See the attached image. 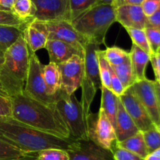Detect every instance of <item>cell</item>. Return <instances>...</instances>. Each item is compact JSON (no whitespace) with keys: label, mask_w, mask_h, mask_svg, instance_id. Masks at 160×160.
Here are the masks:
<instances>
[{"label":"cell","mask_w":160,"mask_h":160,"mask_svg":"<svg viewBox=\"0 0 160 160\" xmlns=\"http://www.w3.org/2000/svg\"><path fill=\"white\" fill-rule=\"evenodd\" d=\"M9 99L11 116L14 119L59 137L70 138L68 128L55 104H45L28 96L24 91L11 96Z\"/></svg>","instance_id":"1"},{"label":"cell","mask_w":160,"mask_h":160,"mask_svg":"<svg viewBox=\"0 0 160 160\" xmlns=\"http://www.w3.org/2000/svg\"><path fill=\"white\" fill-rule=\"evenodd\" d=\"M0 136L26 153L44 149L68 150L73 139H65L41 131L14 119L12 116H0Z\"/></svg>","instance_id":"2"},{"label":"cell","mask_w":160,"mask_h":160,"mask_svg":"<svg viewBox=\"0 0 160 160\" xmlns=\"http://www.w3.org/2000/svg\"><path fill=\"white\" fill-rule=\"evenodd\" d=\"M30 64V50L23 35L5 53L0 82L9 97L23 92Z\"/></svg>","instance_id":"3"},{"label":"cell","mask_w":160,"mask_h":160,"mask_svg":"<svg viewBox=\"0 0 160 160\" xmlns=\"http://www.w3.org/2000/svg\"><path fill=\"white\" fill-rule=\"evenodd\" d=\"M116 22L113 5L98 4L71 21L75 29L89 42L101 45L104 43L108 30Z\"/></svg>","instance_id":"4"},{"label":"cell","mask_w":160,"mask_h":160,"mask_svg":"<svg viewBox=\"0 0 160 160\" xmlns=\"http://www.w3.org/2000/svg\"><path fill=\"white\" fill-rule=\"evenodd\" d=\"M55 106L65 122L70 138L74 141L89 140L88 133V117L83 109L81 101L74 93L67 94L59 89L55 95Z\"/></svg>","instance_id":"5"},{"label":"cell","mask_w":160,"mask_h":160,"mask_svg":"<svg viewBox=\"0 0 160 160\" xmlns=\"http://www.w3.org/2000/svg\"><path fill=\"white\" fill-rule=\"evenodd\" d=\"M100 45L88 42L84 46V73L81 83V104L86 116L90 114V108L98 89L102 87L98 68V50Z\"/></svg>","instance_id":"6"},{"label":"cell","mask_w":160,"mask_h":160,"mask_svg":"<svg viewBox=\"0 0 160 160\" xmlns=\"http://www.w3.org/2000/svg\"><path fill=\"white\" fill-rule=\"evenodd\" d=\"M43 68L44 65L36 53L30 50L29 69L23 91L28 96L45 104L54 105L56 97L55 96L48 95L47 92L43 76Z\"/></svg>","instance_id":"7"},{"label":"cell","mask_w":160,"mask_h":160,"mask_svg":"<svg viewBox=\"0 0 160 160\" xmlns=\"http://www.w3.org/2000/svg\"><path fill=\"white\" fill-rule=\"evenodd\" d=\"M88 133L89 140L107 150L111 151L117 143L115 128L102 109L96 114L88 115Z\"/></svg>","instance_id":"8"},{"label":"cell","mask_w":160,"mask_h":160,"mask_svg":"<svg viewBox=\"0 0 160 160\" xmlns=\"http://www.w3.org/2000/svg\"><path fill=\"white\" fill-rule=\"evenodd\" d=\"M60 72V89L67 94H73L81 86L84 73V61L74 55L70 59L58 64Z\"/></svg>","instance_id":"9"},{"label":"cell","mask_w":160,"mask_h":160,"mask_svg":"<svg viewBox=\"0 0 160 160\" xmlns=\"http://www.w3.org/2000/svg\"><path fill=\"white\" fill-rule=\"evenodd\" d=\"M119 98L123 104L125 110L128 111L141 132H145L156 128V125L134 93L132 86L127 89Z\"/></svg>","instance_id":"10"},{"label":"cell","mask_w":160,"mask_h":160,"mask_svg":"<svg viewBox=\"0 0 160 160\" xmlns=\"http://www.w3.org/2000/svg\"><path fill=\"white\" fill-rule=\"evenodd\" d=\"M46 24L48 29V39L63 41L82 50L89 42L83 35L75 29L70 20H52L46 22Z\"/></svg>","instance_id":"11"},{"label":"cell","mask_w":160,"mask_h":160,"mask_svg":"<svg viewBox=\"0 0 160 160\" xmlns=\"http://www.w3.org/2000/svg\"><path fill=\"white\" fill-rule=\"evenodd\" d=\"M67 152L70 160H115L111 151L100 147L91 140L74 141Z\"/></svg>","instance_id":"12"},{"label":"cell","mask_w":160,"mask_h":160,"mask_svg":"<svg viewBox=\"0 0 160 160\" xmlns=\"http://www.w3.org/2000/svg\"><path fill=\"white\" fill-rule=\"evenodd\" d=\"M35 6L34 18L48 22L58 20L70 21L69 0H31Z\"/></svg>","instance_id":"13"},{"label":"cell","mask_w":160,"mask_h":160,"mask_svg":"<svg viewBox=\"0 0 160 160\" xmlns=\"http://www.w3.org/2000/svg\"><path fill=\"white\" fill-rule=\"evenodd\" d=\"M132 87L156 126L159 125L160 108L156 95L154 81L146 78L145 79L135 82Z\"/></svg>","instance_id":"14"},{"label":"cell","mask_w":160,"mask_h":160,"mask_svg":"<svg viewBox=\"0 0 160 160\" xmlns=\"http://www.w3.org/2000/svg\"><path fill=\"white\" fill-rule=\"evenodd\" d=\"M116 21L123 28L145 29L148 25V17L142 6L125 5L116 8Z\"/></svg>","instance_id":"15"},{"label":"cell","mask_w":160,"mask_h":160,"mask_svg":"<svg viewBox=\"0 0 160 160\" xmlns=\"http://www.w3.org/2000/svg\"><path fill=\"white\" fill-rule=\"evenodd\" d=\"M23 38L28 48L34 53L45 49L48 40V29L46 22L34 18L28 23L23 29Z\"/></svg>","instance_id":"16"},{"label":"cell","mask_w":160,"mask_h":160,"mask_svg":"<svg viewBox=\"0 0 160 160\" xmlns=\"http://www.w3.org/2000/svg\"><path fill=\"white\" fill-rule=\"evenodd\" d=\"M45 49L48 51L50 62L56 64L68 61L74 55L84 58V50L61 40L48 39Z\"/></svg>","instance_id":"17"},{"label":"cell","mask_w":160,"mask_h":160,"mask_svg":"<svg viewBox=\"0 0 160 160\" xmlns=\"http://www.w3.org/2000/svg\"><path fill=\"white\" fill-rule=\"evenodd\" d=\"M116 134L117 142H120L127 138L134 136L140 130L135 125L133 119L125 110L120 98L117 99V110L116 117Z\"/></svg>","instance_id":"18"},{"label":"cell","mask_w":160,"mask_h":160,"mask_svg":"<svg viewBox=\"0 0 160 160\" xmlns=\"http://www.w3.org/2000/svg\"><path fill=\"white\" fill-rule=\"evenodd\" d=\"M129 53L136 80L139 81L146 78L145 72L147 65L150 62L151 55L133 43Z\"/></svg>","instance_id":"19"},{"label":"cell","mask_w":160,"mask_h":160,"mask_svg":"<svg viewBox=\"0 0 160 160\" xmlns=\"http://www.w3.org/2000/svg\"><path fill=\"white\" fill-rule=\"evenodd\" d=\"M43 76L48 95L54 97L60 89V72L58 64L49 62L44 65Z\"/></svg>","instance_id":"20"},{"label":"cell","mask_w":160,"mask_h":160,"mask_svg":"<svg viewBox=\"0 0 160 160\" xmlns=\"http://www.w3.org/2000/svg\"><path fill=\"white\" fill-rule=\"evenodd\" d=\"M102 97H101V106L100 109L102 110L109 120L116 127V117H117V99L118 97L115 95L112 91L108 88H101Z\"/></svg>","instance_id":"21"},{"label":"cell","mask_w":160,"mask_h":160,"mask_svg":"<svg viewBox=\"0 0 160 160\" xmlns=\"http://www.w3.org/2000/svg\"><path fill=\"white\" fill-rule=\"evenodd\" d=\"M25 27L0 25V50L6 53L23 35Z\"/></svg>","instance_id":"22"},{"label":"cell","mask_w":160,"mask_h":160,"mask_svg":"<svg viewBox=\"0 0 160 160\" xmlns=\"http://www.w3.org/2000/svg\"><path fill=\"white\" fill-rule=\"evenodd\" d=\"M117 144L120 147L136 154L144 159L148 155L146 144L144 140L143 133L141 131L131 137L127 138L124 141L117 142Z\"/></svg>","instance_id":"23"},{"label":"cell","mask_w":160,"mask_h":160,"mask_svg":"<svg viewBox=\"0 0 160 160\" xmlns=\"http://www.w3.org/2000/svg\"><path fill=\"white\" fill-rule=\"evenodd\" d=\"M111 67L120 78L125 89L132 86L135 82H137L130 57L123 64L117 66H111Z\"/></svg>","instance_id":"24"},{"label":"cell","mask_w":160,"mask_h":160,"mask_svg":"<svg viewBox=\"0 0 160 160\" xmlns=\"http://www.w3.org/2000/svg\"><path fill=\"white\" fill-rule=\"evenodd\" d=\"M35 6L31 0H16L12 8V12L25 22L34 19Z\"/></svg>","instance_id":"25"},{"label":"cell","mask_w":160,"mask_h":160,"mask_svg":"<svg viewBox=\"0 0 160 160\" xmlns=\"http://www.w3.org/2000/svg\"><path fill=\"white\" fill-rule=\"evenodd\" d=\"M103 53L110 66L120 65L130 57L129 52L117 45L106 47V50H103Z\"/></svg>","instance_id":"26"},{"label":"cell","mask_w":160,"mask_h":160,"mask_svg":"<svg viewBox=\"0 0 160 160\" xmlns=\"http://www.w3.org/2000/svg\"><path fill=\"white\" fill-rule=\"evenodd\" d=\"M98 4L97 0H69L70 21Z\"/></svg>","instance_id":"27"},{"label":"cell","mask_w":160,"mask_h":160,"mask_svg":"<svg viewBox=\"0 0 160 160\" xmlns=\"http://www.w3.org/2000/svg\"><path fill=\"white\" fill-rule=\"evenodd\" d=\"M128 35L132 40L133 44L136 45L148 53V54H152V51L150 47L148 39L147 38L145 29H138V28H126Z\"/></svg>","instance_id":"28"},{"label":"cell","mask_w":160,"mask_h":160,"mask_svg":"<svg viewBox=\"0 0 160 160\" xmlns=\"http://www.w3.org/2000/svg\"><path fill=\"white\" fill-rule=\"evenodd\" d=\"M98 61L102 85L104 87L110 89L111 66L105 57L103 50H101L100 49L98 50Z\"/></svg>","instance_id":"29"},{"label":"cell","mask_w":160,"mask_h":160,"mask_svg":"<svg viewBox=\"0 0 160 160\" xmlns=\"http://www.w3.org/2000/svg\"><path fill=\"white\" fill-rule=\"evenodd\" d=\"M27 154L28 153L20 150V148L0 136V159L19 158Z\"/></svg>","instance_id":"30"},{"label":"cell","mask_w":160,"mask_h":160,"mask_svg":"<svg viewBox=\"0 0 160 160\" xmlns=\"http://www.w3.org/2000/svg\"><path fill=\"white\" fill-rule=\"evenodd\" d=\"M36 160H70V156L63 149L48 148L38 152Z\"/></svg>","instance_id":"31"},{"label":"cell","mask_w":160,"mask_h":160,"mask_svg":"<svg viewBox=\"0 0 160 160\" xmlns=\"http://www.w3.org/2000/svg\"><path fill=\"white\" fill-rule=\"evenodd\" d=\"M148 154L160 148V133L156 128L142 132Z\"/></svg>","instance_id":"32"},{"label":"cell","mask_w":160,"mask_h":160,"mask_svg":"<svg viewBox=\"0 0 160 160\" xmlns=\"http://www.w3.org/2000/svg\"><path fill=\"white\" fill-rule=\"evenodd\" d=\"M27 24H28V22L22 20L21 19L17 17L12 12L0 10V25L24 27Z\"/></svg>","instance_id":"33"},{"label":"cell","mask_w":160,"mask_h":160,"mask_svg":"<svg viewBox=\"0 0 160 160\" xmlns=\"http://www.w3.org/2000/svg\"><path fill=\"white\" fill-rule=\"evenodd\" d=\"M111 152L115 160H144L136 154L119 146L117 143L112 147Z\"/></svg>","instance_id":"34"},{"label":"cell","mask_w":160,"mask_h":160,"mask_svg":"<svg viewBox=\"0 0 160 160\" xmlns=\"http://www.w3.org/2000/svg\"><path fill=\"white\" fill-rule=\"evenodd\" d=\"M145 31L152 53H156L160 48V31L152 26H147Z\"/></svg>","instance_id":"35"},{"label":"cell","mask_w":160,"mask_h":160,"mask_svg":"<svg viewBox=\"0 0 160 160\" xmlns=\"http://www.w3.org/2000/svg\"><path fill=\"white\" fill-rule=\"evenodd\" d=\"M110 89L117 97H120L123 93L125 92L124 86L122 84L120 78L117 76L115 72L111 67V82H110Z\"/></svg>","instance_id":"36"},{"label":"cell","mask_w":160,"mask_h":160,"mask_svg":"<svg viewBox=\"0 0 160 160\" xmlns=\"http://www.w3.org/2000/svg\"><path fill=\"white\" fill-rule=\"evenodd\" d=\"M142 7L145 15L148 17L160 9V0H145Z\"/></svg>","instance_id":"37"},{"label":"cell","mask_w":160,"mask_h":160,"mask_svg":"<svg viewBox=\"0 0 160 160\" xmlns=\"http://www.w3.org/2000/svg\"><path fill=\"white\" fill-rule=\"evenodd\" d=\"M12 115V107L9 97L0 94V116Z\"/></svg>","instance_id":"38"},{"label":"cell","mask_w":160,"mask_h":160,"mask_svg":"<svg viewBox=\"0 0 160 160\" xmlns=\"http://www.w3.org/2000/svg\"><path fill=\"white\" fill-rule=\"evenodd\" d=\"M150 62L152 65L153 71L156 75V80L160 77V54L159 53H152L150 56Z\"/></svg>","instance_id":"39"},{"label":"cell","mask_w":160,"mask_h":160,"mask_svg":"<svg viewBox=\"0 0 160 160\" xmlns=\"http://www.w3.org/2000/svg\"><path fill=\"white\" fill-rule=\"evenodd\" d=\"M148 26L154 27L160 31V9L156 11L154 14L148 17Z\"/></svg>","instance_id":"40"},{"label":"cell","mask_w":160,"mask_h":160,"mask_svg":"<svg viewBox=\"0 0 160 160\" xmlns=\"http://www.w3.org/2000/svg\"><path fill=\"white\" fill-rule=\"evenodd\" d=\"M145 0H114L113 6L115 8L125 5H134V6H142Z\"/></svg>","instance_id":"41"},{"label":"cell","mask_w":160,"mask_h":160,"mask_svg":"<svg viewBox=\"0 0 160 160\" xmlns=\"http://www.w3.org/2000/svg\"><path fill=\"white\" fill-rule=\"evenodd\" d=\"M15 1L16 0H0V10L12 12V8Z\"/></svg>","instance_id":"42"},{"label":"cell","mask_w":160,"mask_h":160,"mask_svg":"<svg viewBox=\"0 0 160 160\" xmlns=\"http://www.w3.org/2000/svg\"><path fill=\"white\" fill-rule=\"evenodd\" d=\"M38 152H33V153H28L23 156L19 157V158H5V159L0 160H36Z\"/></svg>","instance_id":"43"},{"label":"cell","mask_w":160,"mask_h":160,"mask_svg":"<svg viewBox=\"0 0 160 160\" xmlns=\"http://www.w3.org/2000/svg\"><path fill=\"white\" fill-rule=\"evenodd\" d=\"M144 160H160V148L148 154V156Z\"/></svg>","instance_id":"44"},{"label":"cell","mask_w":160,"mask_h":160,"mask_svg":"<svg viewBox=\"0 0 160 160\" xmlns=\"http://www.w3.org/2000/svg\"><path fill=\"white\" fill-rule=\"evenodd\" d=\"M154 83H155V88H156V95H157L158 101H159V104L160 108V84L159 83V82L156 81V80H155Z\"/></svg>","instance_id":"45"},{"label":"cell","mask_w":160,"mask_h":160,"mask_svg":"<svg viewBox=\"0 0 160 160\" xmlns=\"http://www.w3.org/2000/svg\"><path fill=\"white\" fill-rule=\"evenodd\" d=\"M0 94H2V96H4V97H9V94L6 93V89H4V87H3L2 84V83L0 82Z\"/></svg>","instance_id":"46"},{"label":"cell","mask_w":160,"mask_h":160,"mask_svg":"<svg viewBox=\"0 0 160 160\" xmlns=\"http://www.w3.org/2000/svg\"><path fill=\"white\" fill-rule=\"evenodd\" d=\"M98 4H110L113 5L114 0H97Z\"/></svg>","instance_id":"47"},{"label":"cell","mask_w":160,"mask_h":160,"mask_svg":"<svg viewBox=\"0 0 160 160\" xmlns=\"http://www.w3.org/2000/svg\"><path fill=\"white\" fill-rule=\"evenodd\" d=\"M4 58H5V53L0 50V67L2 65L3 62H4Z\"/></svg>","instance_id":"48"},{"label":"cell","mask_w":160,"mask_h":160,"mask_svg":"<svg viewBox=\"0 0 160 160\" xmlns=\"http://www.w3.org/2000/svg\"><path fill=\"white\" fill-rule=\"evenodd\" d=\"M156 129H157V130H159V132L160 133V124H159V125H156Z\"/></svg>","instance_id":"49"},{"label":"cell","mask_w":160,"mask_h":160,"mask_svg":"<svg viewBox=\"0 0 160 160\" xmlns=\"http://www.w3.org/2000/svg\"><path fill=\"white\" fill-rule=\"evenodd\" d=\"M156 81H158V82H159V84H160V77H159V78H158L157 80H156Z\"/></svg>","instance_id":"50"},{"label":"cell","mask_w":160,"mask_h":160,"mask_svg":"<svg viewBox=\"0 0 160 160\" xmlns=\"http://www.w3.org/2000/svg\"><path fill=\"white\" fill-rule=\"evenodd\" d=\"M157 53H159V54H160V48L159 49V50H158V51H157Z\"/></svg>","instance_id":"51"},{"label":"cell","mask_w":160,"mask_h":160,"mask_svg":"<svg viewBox=\"0 0 160 160\" xmlns=\"http://www.w3.org/2000/svg\"></svg>","instance_id":"52"}]
</instances>
